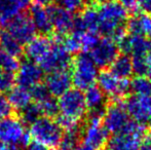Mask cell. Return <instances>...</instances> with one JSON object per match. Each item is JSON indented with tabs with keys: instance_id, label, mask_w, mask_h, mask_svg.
I'll use <instances>...</instances> for the list:
<instances>
[{
	"instance_id": "11",
	"label": "cell",
	"mask_w": 151,
	"mask_h": 150,
	"mask_svg": "<svg viewBox=\"0 0 151 150\" xmlns=\"http://www.w3.org/2000/svg\"><path fill=\"white\" fill-rule=\"evenodd\" d=\"M119 52L117 42L109 37H103L88 54L98 68L105 69L110 67L113 61L119 56Z\"/></svg>"
},
{
	"instance_id": "42",
	"label": "cell",
	"mask_w": 151,
	"mask_h": 150,
	"mask_svg": "<svg viewBox=\"0 0 151 150\" xmlns=\"http://www.w3.org/2000/svg\"><path fill=\"white\" fill-rule=\"evenodd\" d=\"M147 63H148V71H149L151 69V52L147 56Z\"/></svg>"
},
{
	"instance_id": "12",
	"label": "cell",
	"mask_w": 151,
	"mask_h": 150,
	"mask_svg": "<svg viewBox=\"0 0 151 150\" xmlns=\"http://www.w3.org/2000/svg\"><path fill=\"white\" fill-rule=\"evenodd\" d=\"M43 73L39 65L26 59L20 62V66L14 74V82L18 86L30 90L35 85L41 83Z\"/></svg>"
},
{
	"instance_id": "46",
	"label": "cell",
	"mask_w": 151,
	"mask_h": 150,
	"mask_svg": "<svg viewBox=\"0 0 151 150\" xmlns=\"http://www.w3.org/2000/svg\"><path fill=\"white\" fill-rule=\"evenodd\" d=\"M0 32H1V31H0Z\"/></svg>"
},
{
	"instance_id": "24",
	"label": "cell",
	"mask_w": 151,
	"mask_h": 150,
	"mask_svg": "<svg viewBox=\"0 0 151 150\" xmlns=\"http://www.w3.org/2000/svg\"><path fill=\"white\" fill-rule=\"evenodd\" d=\"M110 72L120 79H129L133 74L132 58L127 55H119L110 65Z\"/></svg>"
},
{
	"instance_id": "19",
	"label": "cell",
	"mask_w": 151,
	"mask_h": 150,
	"mask_svg": "<svg viewBox=\"0 0 151 150\" xmlns=\"http://www.w3.org/2000/svg\"><path fill=\"white\" fill-rule=\"evenodd\" d=\"M28 16L34 28H35L36 32L47 36L54 31L50 17L48 14L47 9L44 6L38 5V4H32L29 8Z\"/></svg>"
},
{
	"instance_id": "44",
	"label": "cell",
	"mask_w": 151,
	"mask_h": 150,
	"mask_svg": "<svg viewBox=\"0 0 151 150\" xmlns=\"http://www.w3.org/2000/svg\"><path fill=\"white\" fill-rule=\"evenodd\" d=\"M149 124H150V126H151V120H150V122H149Z\"/></svg>"
},
{
	"instance_id": "6",
	"label": "cell",
	"mask_w": 151,
	"mask_h": 150,
	"mask_svg": "<svg viewBox=\"0 0 151 150\" xmlns=\"http://www.w3.org/2000/svg\"><path fill=\"white\" fill-rule=\"evenodd\" d=\"M59 115L81 121L86 116L88 107L86 104L84 93L78 88H70L59 98Z\"/></svg>"
},
{
	"instance_id": "41",
	"label": "cell",
	"mask_w": 151,
	"mask_h": 150,
	"mask_svg": "<svg viewBox=\"0 0 151 150\" xmlns=\"http://www.w3.org/2000/svg\"><path fill=\"white\" fill-rule=\"evenodd\" d=\"M0 150H17V149L12 146H8V145L4 144V143L0 142Z\"/></svg>"
},
{
	"instance_id": "7",
	"label": "cell",
	"mask_w": 151,
	"mask_h": 150,
	"mask_svg": "<svg viewBox=\"0 0 151 150\" xmlns=\"http://www.w3.org/2000/svg\"><path fill=\"white\" fill-rule=\"evenodd\" d=\"M102 121L109 134L118 135L127 130L132 119L125 109L124 103L118 100L107 104Z\"/></svg>"
},
{
	"instance_id": "1",
	"label": "cell",
	"mask_w": 151,
	"mask_h": 150,
	"mask_svg": "<svg viewBox=\"0 0 151 150\" xmlns=\"http://www.w3.org/2000/svg\"><path fill=\"white\" fill-rule=\"evenodd\" d=\"M97 7L99 14L98 32L118 43L127 35V9L117 0H110Z\"/></svg>"
},
{
	"instance_id": "40",
	"label": "cell",
	"mask_w": 151,
	"mask_h": 150,
	"mask_svg": "<svg viewBox=\"0 0 151 150\" xmlns=\"http://www.w3.org/2000/svg\"><path fill=\"white\" fill-rule=\"evenodd\" d=\"M35 1V4H38V5L41 6H45V5H50V2L52 0H34Z\"/></svg>"
},
{
	"instance_id": "38",
	"label": "cell",
	"mask_w": 151,
	"mask_h": 150,
	"mask_svg": "<svg viewBox=\"0 0 151 150\" xmlns=\"http://www.w3.org/2000/svg\"><path fill=\"white\" fill-rule=\"evenodd\" d=\"M27 150H52V148H48V147H45L43 145H40L38 143H30L27 147Z\"/></svg>"
},
{
	"instance_id": "14",
	"label": "cell",
	"mask_w": 151,
	"mask_h": 150,
	"mask_svg": "<svg viewBox=\"0 0 151 150\" xmlns=\"http://www.w3.org/2000/svg\"><path fill=\"white\" fill-rule=\"evenodd\" d=\"M125 109L132 120L145 124L151 120V96L134 95L127 99Z\"/></svg>"
},
{
	"instance_id": "29",
	"label": "cell",
	"mask_w": 151,
	"mask_h": 150,
	"mask_svg": "<svg viewBox=\"0 0 151 150\" xmlns=\"http://www.w3.org/2000/svg\"><path fill=\"white\" fill-rule=\"evenodd\" d=\"M19 66H20V61L18 58L10 56L0 50V69L1 70L16 74Z\"/></svg>"
},
{
	"instance_id": "5",
	"label": "cell",
	"mask_w": 151,
	"mask_h": 150,
	"mask_svg": "<svg viewBox=\"0 0 151 150\" xmlns=\"http://www.w3.org/2000/svg\"><path fill=\"white\" fill-rule=\"evenodd\" d=\"M30 135L27 132L24 122L19 116L10 115L0 119V142L12 146L17 150L28 147Z\"/></svg>"
},
{
	"instance_id": "45",
	"label": "cell",
	"mask_w": 151,
	"mask_h": 150,
	"mask_svg": "<svg viewBox=\"0 0 151 150\" xmlns=\"http://www.w3.org/2000/svg\"><path fill=\"white\" fill-rule=\"evenodd\" d=\"M150 139H151V137H150Z\"/></svg>"
},
{
	"instance_id": "39",
	"label": "cell",
	"mask_w": 151,
	"mask_h": 150,
	"mask_svg": "<svg viewBox=\"0 0 151 150\" xmlns=\"http://www.w3.org/2000/svg\"><path fill=\"white\" fill-rule=\"evenodd\" d=\"M140 150H151V139L150 138H145L143 141V143L141 144Z\"/></svg>"
},
{
	"instance_id": "2",
	"label": "cell",
	"mask_w": 151,
	"mask_h": 150,
	"mask_svg": "<svg viewBox=\"0 0 151 150\" xmlns=\"http://www.w3.org/2000/svg\"><path fill=\"white\" fill-rule=\"evenodd\" d=\"M70 67L72 84L75 85V88L86 90L88 88L95 85L99 70L88 52H79L76 54L74 59H72Z\"/></svg>"
},
{
	"instance_id": "9",
	"label": "cell",
	"mask_w": 151,
	"mask_h": 150,
	"mask_svg": "<svg viewBox=\"0 0 151 150\" xmlns=\"http://www.w3.org/2000/svg\"><path fill=\"white\" fill-rule=\"evenodd\" d=\"M146 126L136 122L132 130L109 139L106 150H140L141 144L146 138Z\"/></svg>"
},
{
	"instance_id": "32",
	"label": "cell",
	"mask_w": 151,
	"mask_h": 150,
	"mask_svg": "<svg viewBox=\"0 0 151 150\" xmlns=\"http://www.w3.org/2000/svg\"><path fill=\"white\" fill-rule=\"evenodd\" d=\"M133 73L136 76H146L148 74L147 57H132Z\"/></svg>"
},
{
	"instance_id": "17",
	"label": "cell",
	"mask_w": 151,
	"mask_h": 150,
	"mask_svg": "<svg viewBox=\"0 0 151 150\" xmlns=\"http://www.w3.org/2000/svg\"><path fill=\"white\" fill-rule=\"evenodd\" d=\"M48 14L50 17L52 28L57 35L60 36H66L72 30L73 27L74 17L72 14L68 12L67 10L61 8L58 5H48L46 7Z\"/></svg>"
},
{
	"instance_id": "34",
	"label": "cell",
	"mask_w": 151,
	"mask_h": 150,
	"mask_svg": "<svg viewBox=\"0 0 151 150\" xmlns=\"http://www.w3.org/2000/svg\"><path fill=\"white\" fill-rule=\"evenodd\" d=\"M14 83V74L8 73L0 69V93H8Z\"/></svg>"
},
{
	"instance_id": "21",
	"label": "cell",
	"mask_w": 151,
	"mask_h": 150,
	"mask_svg": "<svg viewBox=\"0 0 151 150\" xmlns=\"http://www.w3.org/2000/svg\"><path fill=\"white\" fill-rule=\"evenodd\" d=\"M86 104L88 112H101L104 113L107 106V97L98 86H91L84 93Z\"/></svg>"
},
{
	"instance_id": "28",
	"label": "cell",
	"mask_w": 151,
	"mask_h": 150,
	"mask_svg": "<svg viewBox=\"0 0 151 150\" xmlns=\"http://www.w3.org/2000/svg\"><path fill=\"white\" fill-rule=\"evenodd\" d=\"M40 108V111L42 113V116H46L50 118H55L59 115L60 111H59V104L58 100L52 96L48 97L46 100L43 102L37 104Z\"/></svg>"
},
{
	"instance_id": "3",
	"label": "cell",
	"mask_w": 151,
	"mask_h": 150,
	"mask_svg": "<svg viewBox=\"0 0 151 150\" xmlns=\"http://www.w3.org/2000/svg\"><path fill=\"white\" fill-rule=\"evenodd\" d=\"M29 135L33 142L52 149L59 146L64 131L54 118L41 116L30 124Z\"/></svg>"
},
{
	"instance_id": "26",
	"label": "cell",
	"mask_w": 151,
	"mask_h": 150,
	"mask_svg": "<svg viewBox=\"0 0 151 150\" xmlns=\"http://www.w3.org/2000/svg\"><path fill=\"white\" fill-rule=\"evenodd\" d=\"M131 92L137 96H151V79L147 76H136L131 81Z\"/></svg>"
},
{
	"instance_id": "30",
	"label": "cell",
	"mask_w": 151,
	"mask_h": 150,
	"mask_svg": "<svg viewBox=\"0 0 151 150\" xmlns=\"http://www.w3.org/2000/svg\"><path fill=\"white\" fill-rule=\"evenodd\" d=\"M56 5L67 10L70 14H77L86 7V0H55Z\"/></svg>"
},
{
	"instance_id": "23",
	"label": "cell",
	"mask_w": 151,
	"mask_h": 150,
	"mask_svg": "<svg viewBox=\"0 0 151 150\" xmlns=\"http://www.w3.org/2000/svg\"><path fill=\"white\" fill-rule=\"evenodd\" d=\"M25 7L22 0H0V24L6 25Z\"/></svg>"
},
{
	"instance_id": "15",
	"label": "cell",
	"mask_w": 151,
	"mask_h": 150,
	"mask_svg": "<svg viewBox=\"0 0 151 150\" xmlns=\"http://www.w3.org/2000/svg\"><path fill=\"white\" fill-rule=\"evenodd\" d=\"M122 54L132 57H147L151 52V40L139 35H127L118 42Z\"/></svg>"
},
{
	"instance_id": "43",
	"label": "cell",
	"mask_w": 151,
	"mask_h": 150,
	"mask_svg": "<svg viewBox=\"0 0 151 150\" xmlns=\"http://www.w3.org/2000/svg\"><path fill=\"white\" fill-rule=\"evenodd\" d=\"M93 1H95L96 3H100V4H102V3H105V2L110 1V0H93Z\"/></svg>"
},
{
	"instance_id": "10",
	"label": "cell",
	"mask_w": 151,
	"mask_h": 150,
	"mask_svg": "<svg viewBox=\"0 0 151 150\" xmlns=\"http://www.w3.org/2000/svg\"><path fill=\"white\" fill-rule=\"evenodd\" d=\"M97 83L98 88L104 93L107 99H112L113 101H118L127 97L131 92V81L116 77L110 70L99 72Z\"/></svg>"
},
{
	"instance_id": "37",
	"label": "cell",
	"mask_w": 151,
	"mask_h": 150,
	"mask_svg": "<svg viewBox=\"0 0 151 150\" xmlns=\"http://www.w3.org/2000/svg\"><path fill=\"white\" fill-rule=\"evenodd\" d=\"M122 6H124L127 9H134L138 7V1L139 0H117Z\"/></svg>"
},
{
	"instance_id": "31",
	"label": "cell",
	"mask_w": 151,
	"mask_h": 150,
	"mask_svg": "<svg viewBox=\"0 0 151 150\" xmlns=\"http://www.w3.org/2000/svg\"><path fill=\"white\" fill-rule=\"evenodd\" d=\"M100 40L99 35L96 32H84L80 35L81 41V52H90Z\"/></svg>"
},
{
	"instance_id": "20",
	"label": "cell",
	"mask_w": 151,
	"mask_h": 150,
	"mask_svg": "<svg viewBox=\"0 0 151 150\" xmlns=\"http://www.w3.org/2000/svg\"><path fill=\"white\" fill-rule=\"evenodd\" d=\"M127 32L132 35H139L149 38L151 36V14L140 12L127 21Z\"/></svg>"
},
{
	"instance_id": "18",
	"label": "cell",
	"mask_w": 151,
	"mask_h": 150,
	"mask_svg": "<svg viewBox=\"0 0 151 150\" xmlns=\"http://www.w3.org/2000/svg\"><path fill=\"white\" fill-rule=\"evenodd\" d=\"M44 85L46 86L50 96L60 98L62 95L71 88L72 79L70 71L64 70L48 73L44 80Z\"/></svg>"
},
{
	"instance_id": "22",
	"label": "cell",
	"mask_w": 151,
	"mask_h": 150,
	"mask_svg": "<svg viewBox=\"0 0 151 150\" xmlns=\"http://www.w3.org/2000/svg\"><path fill=\"white\" fill-rule=\"evenodd\" d=\"M6 97L12 109L18 112H21L23 109L26 108L30 103H32L30 90L18 85L14 86L8 92Z\"/></svg>"
},
{
	"instance_id": "27",
	"label": "cell",
	"mask_w": 151,
	"mask_h": 150,
	"mask_svg": "<svg viewBox=\"0 0 151 150\" xmlns=\"http://www.w3.org/2000/svg\"><path fill=\"white\" fill-rule=\"evenodd\" d=\"M19 113H20L21 120L24 122V124H29V126L42 116L39 106L34 102L30 103L26 108H24Z\"/></svg>"
},
{
	"instance_id": "35",
	"label": "cell",
	"mask_w": 151,
	"mask_h": 150,
	"mask_svg": "<svg viewBox=\"0 0 151 150\" xmlns=\"http://www.w3.org/2000/svg\"><path fill=\"white\" fill-rule=\"evenodd\" d=\"M12 112H14V109L10 106L7 97L2 93H0V119H3V118L12 115Z\"/></svg>"
},
{
	"instance_id": "8",
	"label": "cell",
	"mask_w": 151,
	"mask_h": 150,
	"mask_svg": "<svg viewBox=\"0 0 151 150\" xmlns=\"http://www.w3.org/2000/svg\"><path fill=\"white\" fill-rule=\"evenodd\" d=\"M63 37L64 36L56 34L52 38L54 45H52V50L39 64L40 68L43 70V72L52 73L56 72V71L68 70L71 66V54L68 52L62 44Z\"/></svg>"
},
{
	"instance_id": "33",
	"label": "cell",
	"mask_w": 151,
	"mask_h": 150,
	"mask_svg": "<svg viewBox=\"0 0 151 150\" xmlns=\"http://www.w3.org/2000/svg\"><path fill=\"white\" fill-rule=\"evenodd\" d=\"M32 102L39 104V103L43 102L44 100L50 97V94L48 93L46 86L44 85V83H39L37 85H35L34 88H32L30 90Z\"/></svg>"
},
{
	"instance_id": "4",
	"label": "cell",
	"mask_w": 151,
	"mask_h": 150,
	"mask_svg": "<svg viewBox=\"0 0 151 150\" xmlns=\"http://www.w3.org/2000/svg\"><path fill=\"white\" fill-rule=\"evenodd\" d=\"M103 115L101 112H88L86 123L81 128L82 143L95 150L106 148L110 139V134L103 124Z\"/></svg>"
},
{
	"instance_id": "16",
	"label": "cell",
	"mask_w": 151,
	"mask_h": 150,
	"mask_svg": "<svg viewBox=\"0 0 151 150\" xmlns=\"http://www.w3.org/2000/svg\"><path fill=\"white\" fill-rule=\"evenodd\" d=\"M52 45H54L52 38L45 35L35 36L28 44H26L24 52L28 60L39 65L50 52Z\"/></svg>"
},
{
	"instance_id": "13",
	"label": "cell",
	"mask_w": 151,
	"mask_h": 150,
	"mask_svg": "<svg viewBox=\"0 0 151 150\" xmlns=\"http://www.w3.org/2000/svg\"><path fill=\"white\" fill-rule=\"evenodd\" d=\"M5 26L6 31L9 32L23 46L28 44L36 36V30L29 16L22 12L14 17Z\"/></svg>"
},
{
	"instance_id": "25",
	"label": "cell",
	"mask_w": 151,
	"mask_h": 150,
	"mask_svg": "<svg viewBox=\"0 0 151 150\" xmlns=\"http://www.w3.org/2000/svg\"><path fill=\"white\" fill-rule=\"evenodd\" d=\"M0 50L18 59L24 52L22 44L6 30L0 32Z\"/></svg>"
},
{
	"instance_id": "36",
	"label": "cell",
	"mask_w": 151,
	"mask_h": 150,
	"mask_svg": "<svg viewBox=\"0 0 151 150\" xmlns=\"http://www.w3.org/2000/svg\"><path fill=\"white\" fill-rule=\"evenodd\" d=\"M138 7L144 14H151V0H139L138 1Z\"/></svg>"
}]
</instances>
